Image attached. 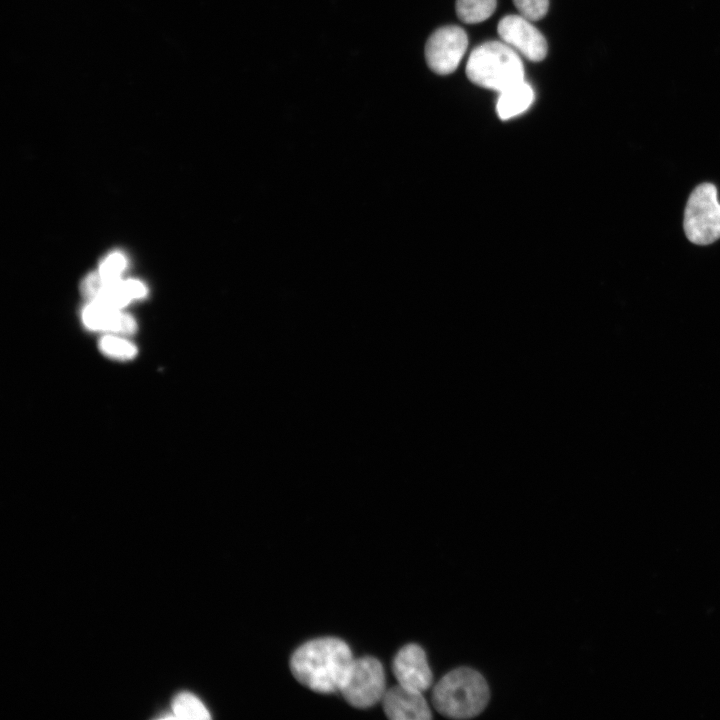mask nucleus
Masks as SVG:
<instances>
[{
	"label": "nucleus",
	"mask_w": 720,
	"mask_h": 720,
	"mask_svg": "<svg viewBox=\"0 0 720 720\" xmlns=\"http://www.w3.org/2000/svg\"><path fill=\"white\" fill-rule=\"evenodd\" d=\"M172 713L176 719H209L210 714L202 701L190 692L177 694L172 701Z\"/></svg>",
	"instance_id": "nucleus-14"
},
{
	"label": "nucleus",
	"mask_w": 720,
	"mask_h": 720,
	"mask_svg": "<svg viewBox=\"0 0 720 720\" xmlns=\"http://www.w3.org/2000/svg\"><path fill=\"white\" fill-rule=\"evenodd\" d=\"M466 75L478 86L501 92L524 80V67L521 58L509 45L488 41L470 53Z\"/></svg>",
	"instance_id": "nucleus-3"
},
{
	"label": "nucleus",
	"mask_w": 720,
	"mask_h": 720,
	"mask_svg": "<svg viewBox=\"0 0 720 720\" xmlns=\"http://www.w3.org/2000/svg\"><path fill=\"white\" fill-rule=\"evenodd\" d=\"M496 5L497 0H456L455 11L462 22L476 24L488 19Z\"/></svg>",
	"instance_id": "nucleus-13"
},
{
	"label": "nucleus",
	"mask_w": 720,
	"mask_h": 720,
	"mask_svg": "<svg viewBox=\"0 0 720 720\" xmlns=\"http://www.w3.org/2000/svg\"><path fill=\"white\" fill-rule=\"evenodd\" d=\"M521 16L529 21L542 19L549 8V0H512Z\"/></svg>",
	"instance_id": "nucleus-16"
},
{
	"label": "nucleus",
	"mask_w": 720,
	"mask_h": 720,
	"mask_svg": "<svg viewBox=\"0 0 720 720\" xmlns=\"http://www.w3.org/2000/svg\"><path fill=\"white\" fill-rule=\"evenodd\" d=\"M381 702L385 714L393 720H428L431 718L430 708L422 696V692L399 684L387 689Z\"/></svg>",
	"instance_id": "nucleus-10"
},
{
	"label": "nucleus",
	"mask_w": 720,
	"mask_h": 720,
	"mask_svg": "<svg viewBox=\"0 0 720 720\" xmlns=\"http://www.w3.org/2000/svg\"><path fill=\"white\" fill-rule=\"evenodd\" d=\"M393 673L399 685L423 692L432 682V672L424 650L417 644L403 646L393 659Z\"/></svg>",
	"instance_id": "nucleus-9"
},
{
	"label": "nucleus",
	"mask_w": 720,
	"mask_h": 720,
	"mask_svg": "<svg viewBox=\"0 0 720 720\" xmlns=\"http://www.w3.org/2000/svg\"><path fill=\"white\" fill-rule=\"evenodd\" d=\"M99 348L105 355L120 360L132 359L137 353L136 347L131 342L113 335L102 337Z\"/></svg>",
	"instance_id": "nucleus-15"
},
{
	"label": "nucleus",
	"mask_w": 720,
	"mask_h": 720,
	"mask_svg": "<svg viewBox=\"0 0 720 720\" xmlns=\"http://www.w3.org/2000/svg\"><path fill=\"white\" fill-rule=\"evenodd\" d=\"M354 657L349 646L335 637L310 640L298 647L290 659L295 679L318 693L339 692Z\"/></svg>",
	"instance_id": "nucleus-1"
},
{
	"label": "nucleus",
	"mask_w": 720,
	"mask_h": 720,
	"mask_svg": "<svg viewBox=\"0 0 720 720\" xmlns=\"http://www.w3.org/2000/svg\"><path fill=\"white\" fill-rule=\"evenodd\" d=\"M82 291L92 301L120 309L131 300L146 295L145 285L137 280H106L99 273L88 275L82 283Z\"/></svg>",
	"instance_id": "nucleus-8"
},
{
	"label": "nucleus",
	"mask_w": 720,
	"mask_h": 720,
	"mask_svg": "<svg viewBox=\"0 0 720 720\" xmlns=\"http://www.w3.org/2000/svg\"><path fill=\"white\" fill-rule=\"evenodd\" d=\"M467 47L468 37L461 27L450 25L438 28L425 45L427 64L437 74H450L458 67Z\"/></svg>",
	"instance_id": "nucleus-6"
},
{
	"label": "nucleus",
	"mask_w": 720,
	"mask_h": 720,
	"mask_svg": "<svg viewBox=\"0 0 720 720\" xmlns=\"http://www.w3.org/2000/svg\"><path fill=\"white\" fill-rule=\"evenodd\" d=\"M82 319L92 330L120 334H132L136 330V323L130 315L95 301L84 308Z\"/></svg>",
	"instance_id": "nucleus-11"
},
{
	"label": "nucleus",
	"mask_w": 720,
	"mask_h": 720,
	"mask_svg": "<svg viewBox=\"0 0 720 720\" xmlns=\"http://www.w3.org/2000/svg\"><path fill=\"white\" fill-rule=\"evenodd\" d=\"M684 231L697 245H708L720 238V203L713 184L702 183L691 193L684 213Z\"/></svg>",
	"instance_id": "nucleus-4"
},
{
	"label": "nucleus",
	"mask_w": 720,
	"mask_h": 720,
	"mask_svg": "<svg viewBox=\"0 0 720 720\" xmlns=\"http://www.w3.org/2000/svg\"><path fill=\"white\" fill-rule=\"evenodd\" d=\"M386 690L382 664L365 656L354 658L339 692L348 704L364 709L381 702Z\"/></svg>",
	"instance_id": "nucleus-5"
},
{
	"label": "nucleus",
	"mask_w": 720,
	"mask_h": 720,
	"mask_svg": "<svg viewBox=\"0 0 720 720\" xmlns=\"http://www.w3.org/2000/svg\"><path fill=\"white\" fill-rule=\"evenodd\" d=\"M125 267V257L121 253L115 252L104 259L100 266L99 275L106 280L119 279Z\"/></svg>",
	"instance_id": "nucleus-17"
},
{
	"label": "nucleus",
	"mask_w": 720,
	"mask_h": 720,
	"mask_svg": "<svg viewBox=\"0 0 720 720\" xmlns=\"http://www.w3.org/2000/svg\"><path fill=\"white\" fill-rule=\"evenodd\" d=\"M432 700L436 710L446 717L471 718L486 707L489 688L478 671L460 667L444 675L435 685Z\"/></svg>",
	"instance_id": "nucleus-2"
},
{
	"label": "nucleus",
	"mask_w": 720,
	"mask_h": 720,
	"mask_svg": "<svg viewBox=\"0 0 720 720\" xmlns=\"http://www.w3.org/2000/svg\"><path fill=\"white\" fill-rule=\"evenodd\" d=\"M499 93L496 110L502 120H507L523 113L532 105L535 98L532 87L525 82V80Z\"/></svg>",
	"instance_id": "nucleus-12"
},
{
	"label": "nucleus",
	"mask_w": 720,
	"mask_h": 720,
	"mask_svg": "<svg viewBox=\"0 0 720 720\" xmlns=\"http://www.w3.org/2000/svg\"><path fill=\"white\" fill-rule=\"evenodd\" d=\"M497 31L507 45L516 48L528 60L539 62L546 57L548 49L546 39L523 16H504L498 23Z\"/></svg>",
	"instance_id": "nucleus-7"
}]
</instances>
